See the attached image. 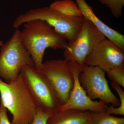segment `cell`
Returning a JSON list of instances; mask_svg holds the SVG:
<instances>
[{
    "mask_svg": "<svg viewBox=\"0 0 124 124\" xmlns=\"http://www.w3.org/2000/svg\"><path fill=\"white\" fill-rule=\"evenodd\" d=\"M84 19L82 28L75 39L64 49L65 59L76 63L81 67L85 65L86 58L105 36L89 20Z\"/></svg>",
    "mask_w": 124,
    "mask_h": 124,
    "instance_id": "obj_8",
    "label": "cell"
},
{
    "mask_svg": "<svg viewBox=\"0 0 124 124\" xmlns=\"http://www.w3.org/2000/svg\"><path fill=\"white\" fill-rule=\"evenodd\" d=\"M20 31L21 39L33 60L36 69L39 70L46 49H65L68 42L44 20H33L25 23Z\"/></svg>",
    "mask_w": 124,
    "mask_h": 124,
    "instance_id": "obj_1",
    "label": "cell"
},
{
    "mask_svg": "<svg viewBox=\"0 0 124 124\" xmlns=\"http://www.w3.org/2000/svg\"><path fill=\"white\" fill-rule=\"evenodd\" d=\"M105 73L98 67L84 65L79 75L80 84L92 100L99 99L108 106L106 111L111 115H124V91L121 86L111 82L112 88L118 94L117 98L108 85Z\"/></svg>",
    "mask_w": 124,
    "mask_h": 124,
    "instance_id": "obj_2",
    "label": "cell"
},
{
    "mask_svg": "<svg viewBox=\"0 0 124 124\" xmlns=\"http://www.w3.org/2000/svg\"><path fill=\"white\" fill-rule=\"evenodd\" d=\"M0 77L10 83L20 74L26 65L34 66L33 60L21 39L20 31L16 29L13 36L1 46Z\"/></svg>",
    "mask_w": 124,
    "mask_h": 124,
    "instance_id": "obj_5",
    "label": "cell"
},
{
    "mask_svg": "<svg viewBox=\"0 0 124 124\" xmlns=\"http://www.w3.org/2000/svg\"><path fill=\"white\" fill-rule=\"evenodd\" d=\"M102 4L107 6L114 17H120L123 14L124 0H99Z\"/></svg>",
    "mask_w": 124,
    "mask_h": 124,
    "instance_id": "obj_15",
    "label": "cell"
},
{
    "mask_svg": "<svg viewBox=\"0 0 124 124\" xmlns=\"http://www.w3.org/2000/svg\"><path fill=\"white\" fill-rule=\"evenodd\" d=\"M7 110L0 101V124H12L9 121Z\"/></svg>",
    "mask_w": 124,
    "mask_h": 124,
    "instance_id": "obj_18",
    "label": "cell"
},
{
    "mask_svg": "<svg viewBox=\"0 0 124 124\" xmlns=\"http://www.w3.org/2000/svg\"><path fill=\"white\" fill-rule=\"evenodd\" d=\"M4 44V42L2 41H0V47H1L2 45Z\"/></svg>",
    "mask_w": 124,
    "mask_h": 124,
    "instance_id": "obj_19",
    "label": "cell"
},
{
    "mask_svg": "<svg viewBox=\"0 0 124 124\" xmlns=\"http://www.w3.org/2000/svg\"><path fill=\"white\" fill-rule=\"evenodd\" d=\"M0 101L13 116L12 124H30L37 108L21 74L10 83L0 78Z\"/></svg>",
    "mask_w": 124,
    "mask_h": 124,
    "instance_id": "obj_3",
    "label": "cell"
},
{
    "mask_svg": "<svg viewBox=\"0 0 124 124\" xmlns=\"http://www.w3.org/2000/svg\"><path fill=\"white\" fill-rule=\"evenodd\" d=\"M85 65L98 67L106 72L124 65V52L106 38L97 46L86 58Z\"/></svg>",
    "mask_w": 124,
    "mask_h": 124,
    "instance_id": "obj_9",
    "label": "cell"
},
{
    "mask_svg": "<svg viewBox=\"0 0 124 124\" xmlns=\"http://www.w3.org/2000/svg\"><path fill=\"white\" fill-rule=\"evenodd\" d=\"M38 70L53 89L62 105L64 104L74 85L72 62L65 59L47 60L43 62Z\"/></svg>",
    "mask_w": 124,
    "mask_h": 124,
    "instance_id": "obj_7",
    "label": "cell"
},
{
    "mask_svg": "<svg viewBox=\"0 0 124 124\" xmlns=\"http://www.w3.org/2000/svg\"><path fill=\"white\" fill-rule=\"evenodd\" d=\"M82 67L72 62V69L74 76V85L67 101L61 107L59 110L76 109L91 112L106 111L108 106L100 101H94L87 95L80 84L79 74Z\"/></svg>",
    "mask_w": 124,
    "mask_h": 124,
    "instance_id": "obj_10",
    "label": "cell"
},
{
    "mask_svg": "<svg viewBox=\"0 0 124 124\" xmlns=\"http://www.w3.org/2000/svg\"><path fill=\"white\" fill-rule=\"evenodd\" d=\"M49 7L66 15L83 17L77 4L72 0H57Z\"/></svg>",
    "mask_w": 124,
    "mask_h": 124,
    "instance_id": "obj_13",
    "label": "cell"
},
{
    "mask_svg": "<svg viewBox=\"0 0 124 124\" xmlns=\"http://www.w3.org/2000/svg\"><path fill=\"white\" fill-rule=\"evenodd\" d=\"M76 1L84 18L90 21L106 38L112 41L124 52V35L111 28L101 21L95 15L93 8L85 0H76Z\"/></svg>",
    "mask_w": 124,
    "mask_h": 124,
    "instance_id": "obj_11",
    "label": "cell"
},
{
    "mask_svg": "<svg viewBox=\"0 0 124 124\" xmlns=\"http://www.w3.org/2000/svg\"><path fill=\"white\" fill-rule=\"evenodd\" d=\"M90 124H124V118L115 116L106 111L92 112Z\"/></svg>",
    "mask_w": 124,
    "mask_h": 124,
    "instance_id": "obj_14",
    "label": "cell"
},
{
    "mask_svg": "<svg viewBox=\"0 0 124 124\" xmlns=\"http://www.w3.org/2000/svg\"><path fill=\"white\" fill-rule=\"evenodd\" d=\"M112 82L124 87V65L116 67L106 72Z\"/></svg>",
    "mask_w": 124,
    "mask_h": 124,
    "instance_id": "obj_16",
    "label": "cell"
},
{
    "mask_svg": "<svg viewBox=\"0 0 124 124\" xmlns=\"http://www.w3.org/2000/svg\"><path fill=\"white\" fill-rule=\"evenodd\" d=\"M52 115L37 110L33 120L30 124H47L48 120Z\"/></svg>",
    "mask_w": 124,
    "mask_h": 124,
    "instance_id": "obj_17",
    "label": "cell"
},
{
    "mask_svg": "<svg viewBox=\"0 0 124 124\" xmlns=\"http://www.w3.org/2000/svg\"><path fill=\"white\" fill-rule=\"evenodd\" d=\"M45 21L54 30L66 39L68 45L74 41L82 28L83 17H75L63 14L50 7L32 9L18 16L13 27L18 29L22 24L33 20Z\"/></svg>",
    "mask_w": 124,
    "mask_h": 124,
    "instance_id": "obj_4",
    "label": "cell"
},
{
    "mask_svg": "<svg viewBox=\"0 0 124 124\" xmlns=\"http://www.w3.org/2000/svg\"><path fill=\"white\" fill-rule=\"evenodd\" d=\"M20 74L32 96L37 110L53 114L62 104L48 81L34 66L26 65Z\"/></svg>",
    "mask_w": 124,
    "mask_h": 124,
    "instance_id": "obj_6",
    "label": "cell"
},
{
    "mask_svg": "<svg viewBox=\"0 0 124 124\" xmlns=\"http://www.w3.org/2000/svg\"><path fill=\"white\" fill-rule=\"evenodd\" d=\"M92 112L76 109L58 111L49 118L47 124H90Z\"/></svg>",
    "mask_w": 124,
    "mask_h": 124,
    "instance_id": "obj_12",
    "label": "cell"
}]
</instances>
